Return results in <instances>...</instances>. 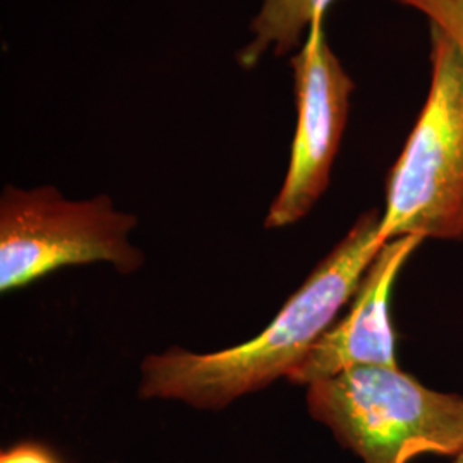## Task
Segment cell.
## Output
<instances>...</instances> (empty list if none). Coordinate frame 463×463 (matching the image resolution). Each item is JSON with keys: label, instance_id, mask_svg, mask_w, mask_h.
Masks as SVG:
<instances>
[{"label": "cell", "instance_id": "cell-10", "mask_svg": "<svg viewBox=\"0 0 463 463\" xmlns=\"http://www.w3.org/2000/svg\"><path fill=\"white\" fill-rule=\"evenodd\" d=\"M451 463H463V451L458 455V457H455V458L451 460Z\"/></svg>", "mask_w": 463, "mask_h": 463}, {"label": "cell", "instance_id": "cell-7", "mask_svg": "<svg viewBox=\"0 0 463 463\" xmlns=\"http://www.w3.org/2000/svg\"><path fill=\"white\" fill-rule=\"evenodd\" d=\"M335 0H261L250 23V40L239 52V64L256 67L266 55L283 57L302 45L311 24L325 19Z\"/></svg>", "mask_w": 463, "mask_h": 463}, {"label": "cell", "instance_id": "cell-9", "mask_svg": "<svg viewBox=\"0 0 463 463\" xmlns=\"http://www.w3.org/2000/svg\"><path fill=\"white\" fill-rule=\"evenodd\" d=\"M0 463H61L49 448L38 443H19L0 455Z\"/></svg>", "mask_w": 463, "mask_h": 463}, {"label": "cell", "instance_id": "cell-6", "mask_svg": "<svg viewBox=\"0 0 463 463\" xmlns=\"http://www.w3.org/2000/svg\"><path fill=\"white\" fill-rule=\"evenodd\" d=\"M422 244L414 235L384 242L348 302L347 315L336 319L287 380L307 388L352 367L398 365L390 300L402 268Z\"/></svg>", "mask_w": 463, "mask_h": 463}, {"label": "cell", "instance_id": "cell-3", "mask_svg": "<svg viewBox=\"0 0 463 463\" xmlns=\"http://www.w3.org/2000/svg\"><path fill=\"white\" fill-rule=\"evenodd\" d=\"M430 81L386 177L380 237L463 242V50L430 24Z\"/></svg>", "mask_w": 463, "mask_h": 463}, {"label": "cell", "instance_id": "cell-8", "mask_svg": "<svg viewBox=\"0 0 463 463\" xmlns=\"http://www.w3.org/2000/svg\"><path fill=\"white\" fill-rule=\"evenodd\" d=\"M403 7L428 17L463 50V0H393Z\"/></svg>", "mask_w": 463, "mask_h": 463}, {"label": "cell", "instance_id": "cell-1", "mask_svg": "<svg viewBox=\"0 0 463 463\" xmlns=\"http://www.w3.org/2000/svg\"><path fill=\"white\" fill-rule=\"evenodd\" d=\"M381 210L359 216L258 336L237 347L194 354L170 347L141 364L139 397L175 400L222 411L237 398L287 378L354 298L365 269L384 244Z\"/></svg>", "mask_w": 463, "mask_h": 463}, {"label": "cell", "instance_id": "cell-4", "mask_svg": "<svg viewBox=\"0 0 463 463\" xmlns=\"http://www.w3.org/2000/svg\"><path fill=\"white\" fill-rule=\"evenodd\" d=\"M137 218L107 194L71 201L52 187L5 185L0 196V290L11 292L66 266L109 263L129 275L145 265L131 244Z\"/></svg>", "mask_w": 463, "mask_h": 463}, {"label": "cell", "instance_id": "cell-2", "mask_svg": "<svg viewBox=\"0 0 463 463\" xmlns=\"http://www.w3.org/2000/svg\"><path fill=\"white\" fill-rule=\"evenodd\" d=\"M306 405L363 463L453 460L463 451V395L432 390L400 365H361L316 381Z\"/></svg>", "mask_w": 463, "mask_h": 463}, {"label": "cell", "instance_id": "cell-5", "mask_svg": "<svg viewBox=\"0 0 463 463\" xmlns=\"http://www.w3.org/2000/svg\"><path fill=\"white\" fill-rule=\"evenodd\" d=\"M298 126L279 196L266 229H283L307 215L326 193L340 151L355 83L331 49L325 19H317L292 57Z\"/></svg>", "mask_w": 463, "mask_h": 463}]
</instances>
